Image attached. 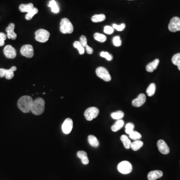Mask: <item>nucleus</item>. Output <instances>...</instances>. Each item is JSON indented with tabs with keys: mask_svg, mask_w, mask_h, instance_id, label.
<instances>
[{
	"mask_svg": "<svg viewBox=\"0 0 180 180\" xmlns=\"http://www.w3.org/2000/svg\"><path fill=\"white\" fill-rule=\"evenodd\" d=\"M50 34L45 29H39L35 32V39L41 43H46L48 41Z\"/></svg>",
	"mask_w": 180,
	"mask_h": 180,
	"instance_id": "nucleus-4",
	"label": "nucleus"
},
{
	"mask_svg": "<svg viewBox=\"0 0 180 180\" xmlns=\"http://www.w3.org/2000/svg\"><path fill=\"white\" fill-rule=\"evenodd\" d=\"M38 13V10L36 8L34 7L32 10L30 11L29 13L26 14L25 16L26 19L27 20H30L33 18V17L36 14H37Z\"/></svg>",
	"mask_w": 180,
	"mask_h": 180,
	"instance_id": "nucleus-31",
	"label": "nucleus"
},
{
	"mask_svg": "<svg viewBox=\"0 0 180 180\" xmlns=\"http://www.w3.org/2000/svg\"><path fill=\"white\" fill-rule=\"evenodd\" d=\"M124 125V121L122 119L118 120L114 125L112 126L111 129L113 132H116L122 128Z\"/></svg>",
	"mask_w": 180,
	"mask_h": 180,
	"instance_id": "nucleus-20",
	"label": "nucleus"
},
{
	"mask_svg": "<svg viewBox=\"0 0 180 180\" xmlns=\"http://www.w3.org/2000/svg\"><path fill=\"white\" fill-rule=\"evenodd\" d=\"M146 101V97L144 94H140L136 99H134L132 102V105L135 107L142 106Z\"/></svg>",
	"mask_w": 180,
	"mask_h": 180,
	"instance_id": "nucleus-13",
	"label": "nucleus"
},
{
	"mask_svg": "<svg viewBox=\"0 0 180 180\" xmlns=\"http://www.w3.org/2000/svg\"><path fill=\"white\" fill-rule=\"evenodd\" d=\"M121 141L123 143V145H124V146L126 149H129L130 148H131L132 142H131V140L129 139L128 136L123 135L121 137Z\"/></svg>",
	"mask_w": 180,
	"mask_h": 180,
	"instance_id": "nucleus-21",
	"label": "nucleus"
},
{
	"mask_svg": "<svg viewBox=\"0 0 180 180\" xmlns=\"http://www.w3.org/2000/svg\"><path fill=\"white\" fill-rule=\"evenodd\" d=\"M113 44L115 47H120L122 45V41L119 36H115L113 39Z\"/></svg>",
	"mask_w": 180,
	"mask_h": 180,
	"instance_id": "nucleus-34",
	"label": "nucleus"
},
{
	"mask_svg": "<svg viewBox=\"0 0 180 180\" xmlns=\"http://www.w3.org/2000/svg\"><path fill=\"white\" fill-rule=\"evenodd\" d=\"M88 142L91 146L93 147H98L99 146V142L98 139L94 135H89L88 136Z\"/></svg>",
	"mask_w": 180,
	"mask_h": 180,
	"instance_id": "nucleus-22",
	"label": "nucleus"
},
{
	"mask_svg": "<svg viewBox=\"0 0 180 180\" xmlns=\"http://www.w3.org/2000/svg\"><path fill=\"white\" fill-rule=\"evenodd\" d=\"M73 127V122L70 118H67L65 120L63 123L62 129L64 133L65 134H69L71 133Z\"/></svg>",
	"mask_w": 180,
	"mask_h": 180,
	"instance_id": "nucleus-10",
	"label": "nucleus"
},
{
	"mask_svg": "<svg viewBox=\"0 0 180 180\" xmlns=\"http://www.w3.org/2000/svg\"><path fill=\"white\" fill-rule=\"evenodd\" d=\"M86 50L88 54H92L93 53V49L91 48L90 46H88V45H87L86 47Z\"/></svg>",
	"mask_w": 180,
	"mask_h": 180,
	"instance_id": "nucleus-40",
	"label": "nucleus"
},
{
	"mask_svg": "<svg viewBox=\"0 0 180 180\" xmlns=\"http://www.w3.org/2000/svg\"><path fill=\"white\" fill-rule=\"evenodd\" d=\"M34 8V5L32 3L28 4H21L19 6V10L21 12L29 13Z\"/></svg>",
	"mask_w": 180,
	"mask_h": 180,
	"instance_id": "nucleus-19",
	"label": "nucleus"
},
{
	"mask_svg": "<svg viewBox=\"0 0 180 180\" xmlns=\"http://www.w3.org/2000/svg\"><path fill=\"white\" fill-rule=\"evenodd\" d=\"M99 114V110L98 108L95 107H92L88 108L85 111L84 116L87 120L90 121L97 118Z\"/></svg>",
	"mask_w": 180,
	"mask_h": 180,
	"instance_id": "nucleus-7",
	"label": "nucleus"
},
{
	"mask_svg": "<svg viewBox=\"0 0 180 180\" xmlns=\"http://www.w3.org/2000/svg\"><path fill=\"white\" fill-rule=\"evenodd\" d=\"M143 145V142L140 140L135 141L131 143V148H132L133 151H137L142 148Z\"/></svg>",
	"mask_w": 180,
	"mask_h": 180,
	"instance_id": "nucleus-23",
	"label": "nucleus"
},
{
	"mask_svg": "<svg viewBox=\"0 0 180 180\" xmlns=\"http://www.w3.org/2000/svg\"><path fill=\"white\" fill-rule=\"evenodd\" d=\"M73 46L78 50L80 55H83L85 53V48L79 41H75L73 44Z\"/></svg>",
	"mask_w": 180,
	"mask_h": 180,
	"instance_id": "nucleus-29",
	"label": "nucleus"
},
{
	"mask_svg": "<svg viewBox=\"0 0 180 180\" xmlns=\"http://www.w3.org/2000/svg\"><path fill=\"white\" fill-rule=\"evenodd\" d=\"M129 137L131 139L135 141H137V140H140L141 139L142 135L139 132L134 131L132 133L129 135Z\"/></svg>",
	"mask_w": 180,
	"mask_h": 180,
	"instance_id": "nucleus-32",
	"label": "nucleus"
},
{
	"mask_svg": "<svg viewBox=\"0 0 180 180\" xmlns=\"http://www.w3.org/2000/svg\"><path fill=\"white\" fill-rule=\"evenodd\" d=\"M104 32L107 34H112L114 32V29L109 26H106L105 27H104Z\"/></svg>",
	"mask_w": 180,
	"mask_h": 180,
	"instance_id": "nucleus-37",
	"label": "nucleus"
},
{
	"mask_svg": "<svg viewBox=\"0 0 180 180\" xmlns=\"http://www.w3.org/2000/svg\"><path fill=\"white\" fill-rule=\"evenodd\" d=\"M159 63H160V60L158 59H155L154 61L150 63H149L147 65V66H146V70L148 72H153L154 70H156V69H157Z\"/></svg>",
	"mask_w": 180,
	"mask_h": 180,
	"instance_id": "nucleus-18",
	"label": "nucleus"
},
{
	"mask_svg": "<svg viewBox=\"0 0 180 180\" xmlns=\"http://www.w3.org/2000/svg\"><path fill=\"white\" fill-rule=\"evenodd\" d=\"M14 71L12 70L11 68L8 70L3 68L0 69V78L5 77L7 79L11 80L14 77Z\"/></svg>",
	"mask_w": 180,
	"mask_h": 180,
	"instance_id": "nucleus-15",
	"label": "nucleus"
},
{
	"mask_svg": "<svg viewBox=\"0 0 180 180\" xmlns=\"http://www.w3.org/2000/svg\"><path fill=\"white\" fill-rule=\"evenodd\" d=\"M21 54L28 58L33 57L34 54L33 46L31 45H25L21 49Z\"/></svg>",
	"mask_w": 180,
	"mask_h": 180,
	"instance_id": "nucleus-9",
	"label": "nucleus"
},
{
	"mask_svg": "<svg viewBox=\"0 0 180 180\" xmlns=\"http://www.w3.org/2000/svg\"><path fill=\"white\" fill-rule=\"evenodd\" d=\"M7 37V36L5 33L0 32V47L4 46Z\"/></svg>",
	"mask_w": 180,
	"mask_h": 180,
	"instance_id": "nucleus-38",
	"label": "nucleus"
},
{
	"mask_svg": "<svg viewBox=\"0 0 180 180\" xmlns=\"http://www.w3.org/2000/svg\"><path fill=\"white\" fill-rule=\"evenodd\" d=\"M15 27V25L14 23H10L8 27L6 29V31L7 33V36L8 39L12 40H15L17 38V35L14 32V29Z\"/></svg>",
	"mask_w": 180,
	"mask_h": 180,
	"instance_id": "nucleus-14",
	"label": "nucleus"
},
{
	"mask_svg": "<svg viewBox=\"0 0 180 180\" xmlns=\"http://www.w3.org/2000/svg\"><path fill=\"white\" fill-rule=\"evenodd\" d=\"M157 146L159 151L163 154L167 155L170 152V149L169 147L166 143L163 140H160L158 141Z\"/></svg>",
	"mask_w": 180,
	"mask_h": 180,
	"instance_id": "nucleus-12",
	"label": "nucleus"
},
{
	"mask_svg": "<svg viewBox=\"0 0 180 180\" xmlns=\"http://www.w3.org/2000/svg\"><path fill=\"white\" fill-rule=\"evenodd\" d=\"M106 19V16L104 14H99V15H95L91 18L92 22L94 23L102 22Z\"/></svg>",
	"mask_w": 180,
	"mask_h": 180,
	"instance_id": "nucleus-24",
	"label": "nucleus"
},
{
	"mask_svg": "<svg viewBox=\"0 0 180 180\" xmlns=\"http://www.w3.org/2000/svg\"><path fill=\"white\" fill-rule=\"evenodd\" d=\"M163 175L162 172L159 170H155L150 172L148 174L149 180H156L162 177Z\"/></svg>",
	"mask_w": 180,
	"mask_h": 180,
	"instance_id": "nucleus-16",
	"label": "nucleus"
},
{
	"mask_svg": "<svg viewBox=\"0 0 180 180\" xmlns=\"http://www.w3.org/2000/svg\"><path fill=\"white\" fill-rule=\"evenodd\" d=\"M48 6L51 8V11L54 13H58L59 12V8L55 0H51Z\"/></svg>",
	"mask_w": 180,
	"mask_h": 180,
	"instance_id": "nucleus-25",
	"label": "nucleus"
},
{
	"mask_svg": "<svg viewBox=\"0 0 180 180\" xmlns=\"http://www.w3.org/2000/svg\"><path fill=\"white\" fill-rule=\"evenodd\" d=\"M114 29L118 31H122L124 30L125 29V28L126 27V25L124 23H123L122 24L120 25H116V24H114L113 25V26H112Z\"/></svg>",
	"mask_w": 180,
	"mask_h": 180,
	"instance_id": "nucleus-36",
	"label": "nucleus"
},
{
	"mask_svg": "<svg viewBox=\"0 0 180 180\" xmlns=\"http://www.w3.org/2000/svg\"><path fill=\"white\" fill-rule=\"evenodd\" d=\"M156 85L154 83H152L149 86L146 92L147 95L149 97H152L155 94L156 91Z\"/></svg>",
	"mask_w": 180,
	"mask_h": 180,
	"instance_id": "nucleus-26",
	"label": "nucleus"
},
{
	"mask_svg": "<svg viewBox=\"0 0 180 180\" xmlns=\"http://www.w3.org/2000/svg\"><path fill=\"white\" fill-rule=\"evenodd\" d=\"M78 157L81 159L82 163L84 165L89 164V160L87 154L84 151H78L77 154Z\"/></svg>",
	"mask_w": 180,
	"mask_h": 180,
	"instance_id": "nucleus-17",
	"label": "nucleus"
},
{
	"mask_svg": "<svg viewBox=\"0 0 180 180\" xmlns=\"http://www.w3.org/2000/svg\"><path fill=\"white\" fill-rule=\"evenodd\" d=\"M94 39L96 41L101 42V43H104L107 40V37L106 36L99 33H95L94 34Z\"/></svg>",
	"mask_w": 180,
	"mask_h": 180,
	"instance_id": "nucleus-30",
	"label": "nucleus"
},
{
	"mask_svg": "<svg viewBox=\"0 0 180 180\" xmlns=\"http://www.w3.org/2000/svg\"><path fill=\"white\" fill-rule=\"evenodd\" d=\"M111 115L113 119L118 120L122 119L124 116V113L122 111H118L117 112L112 113Z\"/></svg>",
	"mask_w": 180,
	"mask_h": 180,
	"instance_id": "nucleus-27",
	"label": "nucleus"
},
{
	"mask_svg": "<svg viewBox=\"0 0 180 180\" xmlns=\"http://www.w3.org/2000/svg\"><path fill=\"white\" fill-rule=\"evenodd\" d=\"M100 56L106 59L108 61H111L113 59V56L108 52H102L100 53Z\"/></svg>",
	"mask_w": 180,
	"mask_h": 180,
	"instance_id": "nucleus-35",
	"label": "nucleus"
},
{
	"mask_svg": "<svg viewBox=\"0 0 180 180\" xmlns=\"http://www.w3.org/2000/svg\"><path fill=\"white\" fill-rule=\"evenodd\" d=\"M118 170L121 174H128L132 171L133 167L128 161H122L118 165Z\"/></svg>",
	"mask_w": 180,
	"mask_h": 180,
	"instance_id": "nucleus-5",
	"label": "nucleus"
},
{
	"mask_svg": "<svg viewBox=\"0 0 180 180\" xmlns=\"http://www.w3.org/2000/svg\"><path fill=\"white\" fill-rule=\"evenodd\" d=\"M80 43L84 48H85V47L87 45V40L85 36L83 35L80 37Z\"/></svg>",
	"mask_w": 180,
	"mask_h": 180,
	"instance_id": "nucleus-39",
	"label": "nucleus"
},
{
	"mask_svg": "<svg viewBox=\"0 0 180 180\" xmlns=\"http://www.w3.org/2000/svg\"><path fill=\"white\" fill-rule=\"evenodd\" d=\"M134 125L132 123H129L126 125L125 127V132L127 134L130 135L132 133V132H133L134 130Z\"/></svg>",
	"mask_w": 180,
	"mask_h": 180,
	"instance_id": "nucleus-33",
	"label": "nucleus"
},
{
	"mask_svg": "<svg viewBox=\"0 0 180 180\" xmlns=\"http://www.w3.org/2000/svg\"><path fill=\"white\" fill-rule=\"evenodd\" d=\"M4 53L5 56L9 59H14L17 56L16 50L11 45H7L4 48Z\"/></svg>",
	"mask_w": 180,
	"mask_h": 180,
	"instance_id": "nucleus-11",
	"label": "nucleus"
},
{
	"mask_svg": "<svg viewBox=\"0 0 180 180\" xmlns=\"http://www.w3.org/2000/svg\"><path fill=\"white\" fill-rule=\"evenodd\" d=\"M45 101L41 98H37L33 100L31 112L35 115H40L44 112Z\"/></svg>",
	"mask_w": 180,
	"mask_h": 180,
	"instance_id": "nucleus-2",
	"label": "nucleus"
},
{
	"mask_svg": "<svg viewBox=\"0 0 180 180\" xmlns=\"http://www.w3.org/2000/svg\"><path fill=\"white\" fill-rule=\"evenodd\" d=\"M172 62L174 65H176L180 71V53H177L173 56L172 59Z\"/></svg>",
	"mask_w": 180,
	"mask_h": 180,
	"instance_id": "nucleus-28",
	"label": "nucleus"
},
{
	"mask_svg": "<svg viewBox=\"0 0 180 180\" xmlns=\"http://www.w3.org/2000/svg\"><path fill=\"white\" fill-rule=\"evenodd\" d=\"M129 1H132V0H129Z\"/></svg>",
	"mask_w": 180,
	"mask_h": 180,
	"instance_id": "nucleus-41",
	"label": "nucleus"
},
{
	"mask_svg": "<svg viewBox=\"0 0 180 180\" xmlns=\"http://www.w3.org/2000/svg\"><path fill=\"white\" fill-rule=\"evenodd\" d=\"M60 31L63 34H71L74 31L72 24L67 18H64L60 23Z\"/></svg>",
	"mask_w": 180,
	"mask_h": 180,
	"instance_id": "nucleus-3",
	"label": "nucleus"
},
{
	"mask_svg": "<svg viewBox=\"0 0 180 180\" xmlns=\"http://www.w3.org/2000/svg\"><path fill=\"white\" fill-rule=\"evenodd\" d=\"M168 28L170 32L180 31V18L178 17H173L170 21Z\"/></svg>",
	"mask_w": 180,
	"mask_h": 180,
	"instance_id": "nucleus-8",
	"label": "nucleus"
},
{
	"mask_svg": "<svg viewBox=\"0 0 180 180\" xmlns=\"http://www.w3.org/2000/svg\"><path fill=\"white\" fill-rule=\"evenodd\" d=\"M33 100L29 96H24L18 101V107L21 111L25 113H29L32 107Z\"/></svg>",
	"mask_w": 180,
	"mask_h": 180,
	"instance_id": "nucleus-1",
	"label": "nucleus"
},
{
	"mask_svg": "<svg viewBox=\"0 0 180 180\" xmlns=\"http://www.w3.org/2000/svg\"><path fill=\"white\" fill-rule=\"evenodd\" d=\"M96 73L98 77L104 80L106 82L110 81L111 80V77L109 73L105 68L100 67L97 69L96 70Z\"/></svg>",
	"mask_w": 180,
	"mask_h": 180,
	"instance_id": "nucleus-6",
	"label": "nucleus"
}]
</instances>
